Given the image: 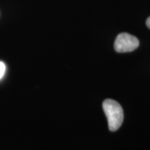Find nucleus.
<instances>
[{"label":"nucleus","instance_id":"obj_1","mask_svg":"<svg viewBox=\"0 0 150 150\" xmlns=\"http://www.w3.org/2000/svg\"><path fill=\"white\" fill-rule=\"evenodd\" d=\"M102 106L107 117L109 130L117 131L121 127L124 120V112L120 104L115 100L107 99L104 101Z\"/></svg>","mask_w":150,"mask_h":150},{"label":"nucleus","instance_id":"obj_2","mask_svg":"<svg viewBox=\"0 0 150 150\" xmlns=\"http://www.w3.org/2000/svg\"><path fill=\"white\" fill-rule=\"evenodd\" d=\"M139 46V40L136 37L127 33H120L116 38L114 48L120 53L133 52Z\"/></svg>","mask_w":150,"mask_h":150},{"label":"nucleus","instance_id":"obj_3","mask_svg":"<svg viewBox=\"0 0 150 150\" xmlns=\"http://www.w3.org/2000/svg\"><path fill=\"white\" fill-rule=\"evenodd\" d=\"M6 71V65L3 62L0 61V79L3 77Z\"/></svg>","mask_w":150,"mask_h":150},{"label":"nucleus","instance_id":"obj_4","mask_svg":"<svg viewBox=\"0 0 150 150\" xmlns=\"http://www.w3.org/2000/svg\"><path fill=\"white\" fill-rule=\"evenodd\" d=\"M146 24H147L148 28H149L150 29V17H149V18H147V21H146Z\"/></svg>","mask_w":150,"mask_h":150}]
</instances>
